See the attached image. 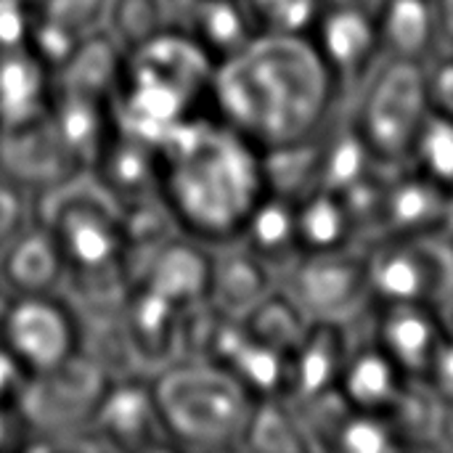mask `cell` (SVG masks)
Masks as SVG:
<instances>
[{"label":"cell","instance_id":"cell-23","mask_svg":"<svg viewBox=\"0 0 453 453\" xmlns=\"http://www.w3.org/2000/svg\"><path fill=\"white\" fill-rule=\"evenodd\" d=\"M178 27L215 61V66L257 37L242 0H183Z\"/></svg>","mask_w":453,"mask_h":453},{"label":"cell","instance_id":"cell-42","mask_svg":"<svg viewBox=\"0 0 453 453\" xmlns=\"http://www.w3.org/2000/svg\"><path fill=\"white\" fill-rule=\"evenodd\" d=\"M451 236H453V234H451Z\"/></svg>","mask_w":453,"mask_h":453},{"label":"cell","instance_id":"cell-31","mask_svg":"<svg viewBox=\"0 0 453 453\" xmlns=\"http://www.w3.org/2000/svg\"><path fill=\"white\" fill-rule=\"evenodd\" d=\"M32 21V0H0V56L29 45Z\"/></svg>","mask_w":453,"mask_h":453},{"label":"cell","instance_id":"cell-26","mask_svg":"<svg viewBox=\"0 0 453 453\" xmlns=\"http://www.w3.org/2000/svg\"><path fill=\"white\" fill-rule=\"evenodd\" d=\"M295 212H297V236H300L303 255L358 244L353 215L337 191H326V188L308 191L305 196L295 199Z\"/></svg>","mask_w":453,"mask_h":453},{"label":"cell","instance_id":"cell-28","mask_svg":"<svg viewBox=\"0 0 453 453\" xmlns=\"http://www.w3.org/2000/svg\"><path fill=\"white\" fill-rule=\"evenodd\" d=\"M242 449L250 451H305L311 449L297 411L284 398H263L255 403Z\"/></svg>","mask_w":453,"mask_h":453},{"label":"cell","instance_id":"cell-8","mask_svg":"<svg viewBox=\"0 0 453 453\" xmlns=\"http://www.w3.org/2000/svg\"><path fill=\"white\" fill-rule=\"evenodd\" d=\"M279 287L297 303L311 324L350 329L374 311L366 268V247L308 252L279 276Z\"/></svg>","mask_w":453,"mask_h":453},{"label":"cell","instance_id":"cell-24","mask_svg":"<svg viewBox=\"0 0 453 453\" xmlns=\"http://www.w3.org/2000/svg\"><path fill=\"white\" fill-rule=\"evenodd\" d=\"M53 72L27 45L0 56V130L48 114Z\"/></svg>","mask_w":453,"mask_h":453},{"label":"cell","instance_id":"cell-6","mask_svg":"<svg viewBox=\"0 0 453 453\" xmlns=\"http://www.w3.org/2000/svg\"><path fill=\"white\" fill-rule=\"evenodd\" d=\"M111 377L88 356L77 353L61 366L32 374L19 401L35 449H101L90 425Z\"/></svg>","mask_w":453,"mask_h":453},{"label":"cell","instance_id":"cell-38","mask_svg":"<svg viewBox=\"0 0 453 453\" xmlns=\"http://www.w3.org/2000/svg\"><path fill=\"white\" fill-rule=\"evenodd\" d=\"M324 5H348V8H364V11H374L382 5V0H321Z\"/></svg>","mask_w":453,"mask_h":453},{"label":"cell","instance_id":"cell-11","mask_svg":"<svg viewBox=\"0 0 453 453\" xmlns=\"http://www.w3.org/2000/svg\"><path fill=\"white\" fill-rule=\"evenodd\" d=\"M80 173L85 167L61 141L48 114L0 130V175L21 186L35 202Z\"/></svg>","mask_w":453,"mask_h":453},{"label":"cell","instance_id":"cell-12","mask_svg":"<svg viewBox=\"0 0 453 453\" xmlns=\"http://www.w3.org/2000/svg\"><path fill=\"white\" fill-rule=\"evenodd\" d=\"M104 451L175 449L162 422L149 377L111 380L90 425Z\"/></svg>","mask_w":453,"mask_h":453},{"label":"cell","instance_id":"cell-32","mask_svg":"<svg viewBox=\"0 0 453 453\" xmlns=\"http://www.w3.org/2000/svg\"><path fill=\"white\" fill-rule=\"evenodd\" d=\"M32 218H35V199L21 186L0 175V247Z\"/></svg>","mask_w":453,"mask_h":453},{"label":"cell","instance_id":"cell-21","mask_svg":"<svg viewBox=\"0 0 453 453\" xmlns=\"http://www.w3.org/2000/svg\"><path fill=\"white\" fill-rule=\"evenodd\" d=\"M276 287L279 276L242 242L212 247L207 303H212L218 311L244 319Z\"/></svg>","mask_w":453,"mask_h":453},{"label":"cell","instance_id":"cell-34","mask_svg":"<svg viewBox=\"0 0 453 453\" xmlns=\"http://www.w3.org/2000/svg\"><path fill=\"white\" fill-rule=\"evenodd\" d=\"M427 93L433 111L453 119V53L438 56L427 66Z\"/></svg>","mask_w":453,"mask_h":453},{"label":"cell","instance_id":"cell-18","mask_svg":"<svg viewBox=\"0 0 453 453\" xmlns=\"http://www.w3.org/2000/svg\"><path fill=\"white\" fill-rule=\"evenodd\" d=\"M64 257L50 228L32 218L0 247V292L5 297L58 295Z\"/></svg>","mask_w":453,"mask_h":453},{"label":"cell","instance_id":"cell-5","mask_svg":"<svg viewBox=\"0 0 453 453\" xmlns=\"http://www.w3.org/2000/svg\"><path fill=\"white\" fill-rule=\"evenodd\" d=\"M348 114L382 167H406L414 141L433 114L427 66L385 58L356 96Z\"/></svg>","mask_w":453,"mask_h":453},{"label":"cell","instance_id":"cell-9","mask_svg":"<svg viewBox=\"0 0 453 453\" xmlns=\"http://www.w3.org/2000/svg\"><path fill=\"white\" fill-rule=\"evenodd\" d=\"M0 340L29 374H42L80 353V321L61 295L8 297Z\"/></svg>","mask_w":453,"mask_h":453},{"label":"cell","instance_id":"cell-7","mask_svg":"<svg viewBox=\"0 0 453 453\" xmlns=\"http://www.w3.org/2000/svg\"><path fill=\"white\" fill-rule=\"evenodd\" d=\"M374 303H419L449 316L453 308V236H385L366 247Z\"/></svg>","mask_w":453,"mask_h":453},{"label":"cell","instance_id":"cell-36","mask_svg":"<svg viewBox=\"0 0 453 453\" xmlns=\"http://www.w3.org/2000/svg\"><path fill=\"white\" fill-rule=\"evenodd\" d=\"M32 433L19 406L0 403V453L29 451Z\"/></svg>","mask_w":453,"mask_h":453},{"label":"cell","instance_id":"cell-25","mask_svg":"<svg viewBox=\"0 0 453 453\" xmlns=\"http://www.w3.org/2000/svg\"><path fill=\"white\" fill-rule=\"evenodd\" d=\"M242 242L252 255H257L276 276H281L287 268H292L303 257L300 236H297V212H295V199L268 191L252 215L247 218Z\"/></svg>","mask_w":453,"mask_h":453},{"label":"cell","instance_id":"cell-40","mask_svg":"<svg viewBox=\"0 0 453 453\" xmlns=\"http://www.w3.org/2000/svg\"><path fill=\"white\" fill-rule=\"evenodd\" d=\"M449 324H451V329H453V308H451V313H449Z\"/></svg>","mask_w":453,"mask_h":453},{"label":"cell","instance_id":"cell-41","mask_svg":"<svg viewBox=\"0 0 453 453\" xmlns=\"http://www.w3.org/2000/svg\"><path fill=\"white\" fill-rule=\"evenodd\" d=\"M180 3H183V0H180Z\"/></svg>","mask_w":453,"mask_h":453},{"label":"cell","instance_id":"cell-22","mask_svg":"<svg viewBox=\"0 0 453 453\" xmlns=\"http://www.w3.org/2000/svg\"><path fill=\"white\" fill-rule=\"evenodd\" d=\"M382 58L430 66L441 56L433 0H382L377 8Z\"/></svg>","mask_w":453,"mask_h":453},{"label":"cell","instance_id":"cell-33","mask_svg":"<svg viewBox=\"0 0 453 453\" xmlns=\"http://www.w3.org/2000/svg\"><path fill=\"white\" fill-rule=\"evenodd\" d=\"M443 406H449L453 411V329L446 334V340L441 342L427 374L419 380Z\"/></svg>","mask_w":453,"mask_h":453},{"label":"cell","instance_id":"cell-35","mask_svg":"<svg viewBox=\"0 0 453 453\" xmlns=\"http://www.w3.org/2000/svg\"><path fill=\"white\" fill-rule=\"evenodd\" d=\"M29 377L32 374L24 369V364L0 340V403L19 406V401L29 385Z\"/></svg>","mask_w":453,"mask_h":453},{"label":"cell","instance_id":"cell-1","mask_svg":"<svg viewBox=\"0 0 453 453\" xmlns=\"http://www.w3.org/2000/svg\"><path fill=\"white\" fill-rule=\"evenodd\" d=\"M210 106L260 151L308 141L340 111L311 35H257L215 66Z\"/></svg>","mask_w":453,"mask_h":453},{"label":"cell","instance_id":"cell-19","mask_svg":"<svg viewBox=\"0 0 453 453\" xmlns=\"http://www.w3.org/2000/svg\"><path fill=\"white\" fill-rule=\"evenodd\" d=\"M411 385L414 380L406 377V372L382 350L374 334L364 345L348 342V356L337 390L353 409L372 414H393V409L403 401Z\"/></svg>","mask_w":453,"mask_h":453},{"label":"cell","instance_id":"cell-20","mask_svg":"<svg viewBox=\"0 0 453 453\" xmlns=\"http://www.w3.org/2000/svg\"><path fill=\"white\" fill-rule=\"evenodd\" d=\"M348 356V329L332 324H313L305 340L292 350L287 366L284 401L305 406L337 390Z\"/></svg>","mask_w":453,"mask_h":453},{"label":"cell","instance_id":"cell-16","mask_svg":"<svg viewBox=\"0 0 453 453\" xmlns=\"http://www.w3.org/2000/svg\"><path fill=\"white\" fill-rule=\"evenodd\" d=\"M449 332V316L430 305L374 303V340L414 382L427 374Z\"/></svg>","mask_w":453,"mask_h":453},{"label":"cell","instance_id":"cell-37","mask_svg":"<svg viewBox=\"0 0 453 453\" xmlns=\"http://www.w3.org/2000/svg\"><path fill=\"white\" fill-rule=\"evenodd\" d=\"M433 5H435V21H438L441 56L453 53V0H433Z\"/></svg>","mask_w":453,"mask_h":453},{"label":"cell","instance_id":"cell-29","mask_svg":"<svg viewBox=\"0 0 453 453\" xmlns=\"http://www.w3.org/2000/svg\"><path fill=\"white\" fill-rule=\"evenodd\" d=\"M441 188L453 194V119L430 114L425 127L419 130L409 165Z\"/></svg>","mask_w":453,"mask_h":453},{"label":"cell","instance_id":"cell-4","mask_svg":"<svg viewBox=\"0 0 453 453\" xmlns=\"http://www.w3.org/2000/svg\"><path fill=\"white\" fill-rule=\"evenodd\" d=\"M151 388L173 446L242 449L257 398L234 372L210 361H178L154 374Z\"/></svg>","mask_w":453,"mask_h":453},{"label":"cell","instance_id":"cell-2","mask_svg":"<svg viewBox=\"0 0 453 453\" xmlns=\"http://www.w3.org/2000/svg\"><path fill=\"white\" fill-rule=\"evenodd\" d=\"M162 199L180 234L223 247L268 194L263 151L215 114L191 117L162 149Z\"/></svg>","mask_w":453,"mask_h":453},{"label":"cell","instance_id":"cell-10","mask_svg":"<svg viewBox=\"0 0 453 453\" xmlns=\"http://www.w3.org/2000/svg\"><path fill=\"white\" fill-rule=\"evenodd\" d=\"M311 40L329 69L337 109H350L374 69L385 61L377 32V13L348 5H324Z\"/></svg>","mask_w":453,"mask_h":453},{"label":"cell","instance_id":"cell-27","mask_svg":"<svg viewBox=\"0 0 453 453\" xmlns=\"http://www.w3.org/2000/svg\"><path fill=\"white\" fill-rule=\"evenodd\" d=\"M242 321L255 340H260L287 356H292V350L305 340V334L313 326L305 319V313L297 308V303L281 287H276L271 295H265Z\"/></svg>","mask_w":453,"mask_h":453},{"label":"cell","instance_id":"cell-15","mask_svg":"<svg viewBox=\"0 0 453 453\" xmlns=\"http://www.w3.org/2000/svg\"><path fill=\"white\" fill-rule=\"evenodd\" d=\"M212 247L173 234L133 265V284L157 292L178 308H191L207 300Z\"/></svg>","mask_w":453,"mask_h":453},{"label":"cell","instance_id":"cell-39","mask_svg":"<svg viewBox=\"0 0 453 453\" xmlns=\"http://www.w3.org/2000/svg\"><path fill=\"white\" fill-rule=\"evenodd\" d=\"M5 300H8V297H5V295L0 292V316H3V308H5Z\"/></svg>","mask_w":453,"mask_h":453},{"label":"cell","instance_id":"cell-13","mask_svg":"<svg viewBox=\"0 0 453 453\" xmlns=\"http://www.w3.org/2000/svg\"><path fill=\"white\" fill-rule=\"evenodd\" d=\"M183 311L146 287H130L119 308V321L130 356L143 377L151 380L162 369L183 361Z\"/></svg>","mask_w":453,"mask_h":453},{"label":"cell","instance_id":"cell-14","mask_svg":"<svg viewBox=\"0 0 453 453\" xmlns=\"http://www.w3.org/2000/svg\"><path fill=\"white\" fill-rule=\"evenodd\" d=\"M88 173L122 212L165 202L159 151L138 138L119 133L117 127L101 146Z\"/></svg>","mask_w":453,"mask_h":453},{"label":"cell","instance_id":"cell-3","mask_svg":"<svg viewBox=\"0 0 453 453\" xmlns=\"http://www.w3.org/2000/svg\"><path fill=\"white\" fill-rule=\"evenodd\" d=\"M64 257L61 297L80 316L114 313L122 308L133 276L127 265L125 215L85 170L35 202Z\"/></svg>","mask_w":453,"mask_h":453},{"label":"cell","instance_id":"cell-30","mask_svg":"<svg viewBox=\"0 0 453 453\" xmlns=\"http://www.w3.org/2000/svg\"><path fill=\"white\" fill-rule=\"evenodd\" d=\"M257 35H311L321 0H242Z\"/></svg>","mask_w":453,"mask_h":453},{"label":"cell","instance_id":"cell-17","mask_svg":"<svg viewBox=\"0 0 453 453\" xmlns=\"http://www.w3.org/2000/svg\"><path fill=\"white\" fill-rule=\"evenodd\" d=\"M419 234H453V194L414 167L388 170L382 186L380 239Z\"/></svg>","mask_w":453,"mask_h":453}]
</instances>
